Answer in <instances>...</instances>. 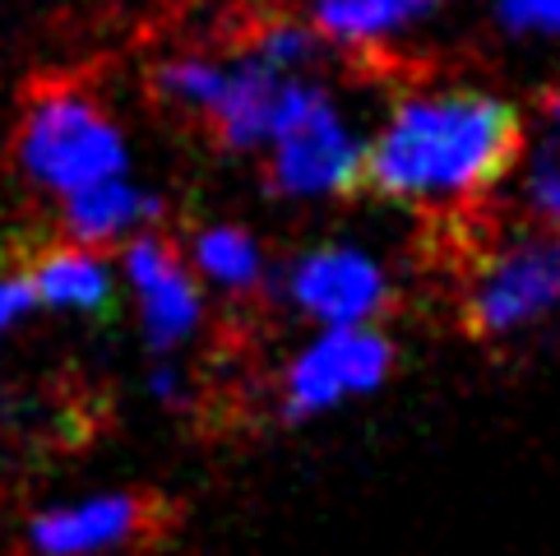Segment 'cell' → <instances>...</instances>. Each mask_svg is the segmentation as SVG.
<instances>
[{
  "label": "cell",
  "mask_w": 560,
  "mask_h": 556,
  "mask_svg": "<svg viewBox=\"0 0 560 556\" xmlns=\"http://www.w3.org/2000/svg\"><path fill=\"white\" fill-rule=\"evenodd\" d=\"M524 158V116L500 97L454 89L408 97L362 153V186L385 200L482 195Z\"/></svg>",
  "instance_id": "6da1fadb"
},
{
  "label": "cell",
  "mask_w": 560,
  "mask_h": 556,
  "mask_svg": "<svg viewBox=\"0 0 560 556\" xmlns=\"http://www.w3.org/2000/svg\"><path fill=\"white\" fill-rule=\"evenodd\" d=\"M19 163L51 190H84L126 172V144L93 97L79 89H37L19 126Z\"/></svg>",
  "instance_id": "7a4b0ae2"
},
{
  "label": "cell",
  "mask_w": 560,
  "mask_h": 556,
  "mask_svg": "<svg viewBox=\"0 0 560 556\" xmlns=\"http://www.w3.org/2000/svg\"><path fill=\"white\" fill-rule=\"evenodd\" d=\"M560 306V236L528 232L487 251L464 297V325L477 339H495Z\"/></svg>",
  "instance_id": "3957f363"
},
{
  "label": "cell",
  "mask_w": 560,
  "mask_h": 556,
  "mask_svg": "<svg viewBox=\"0 0 560 556\" xmlns=\"http://www.w3.org/2000/svg\"><path fill=\"white\" fill-rule=\"evenodd\" d=\"M265 186L273 195H352V190H362V144H357L348 126L334 116L329 97L315 103L302 121L273 139Z\"/></svg>",
  "instance_id": "277c9868"
},
{
  "label": "cell",
  "mask_w": 560,
  "mask_h": 556,
  "mask_svg": "<svg viewBox=\"0 0 560 556\" xmlns=\"http://www.w3.org/2000/svg\"><path fill=\"white\" fill-rule=\"evenodd\" d=\"M394 344L375 329H329L288 371V417L325 413L348 394H366L389 375Z\"/></svg>",
  "instance_id": "5b68a950"
},
{
  "label": "cell",
  "mask_w": 560,
  "mask_h": 556,
  "mask_svg": "<svg viewBox=\"0 0 560 556\" xmlns=\"http://www.w3.org/2000/svg\"><path fill=\"white\" fill-rule=\"evenodd\" d=\"M292 302L334 329H366L389 306V283L362 251L325 246L292 269Z\"/></svg>",
  "instance_id": "8992f818"
},
{
  "label": "cell",
  "mask_w": 560,
  "mask_h": 556,
  "mask_svg": "<svg viewBox=\"0 0 560 556\" xmlns=\"http://www.w3.org/2000/svg\"><path fill=\"white\" fill-rule=\"evenodd\" d=\"M130 283L144 306V334L158 352H167L176 344H186L199 325V292L195 278L186 274L182 255L163 236H135L126 251Z\"/></svg>",
  "instance_id": "52a82bcc"
},
{
  "label": "cell",
  "mask_w": 560,
  "mask_h": 556,
  "mask_svg": "<svg viewBox=\"0 0 560 556\" xmlns=\"http://www.w3.org/2000/svg\"><path fill=\"white\" fill-rule=\"evenodd\" d=\"M153 496H97V501L51 510L33 524V547L43 556H93L107 547H126L158 520Z\"/></svg>",
  "instance_id": "ba28073f"
},
{
  "label": "cell",
  "mask_w": 560,
  "mask_h": 556,
  "mask_svg": "<svg viewBox=\"0 0 560 556\" xmlns=\"http://www.w3.org/2000/svg\"><path fill=\"white\" fill-rule=\"evenodd\" d=\"M24 278L33 288V302L84 311L93 321H112L116 315L112 274L84 246H33V251H24Z\"/></svg>",
  "instance_id": "9c48e42d"
},
{
  "label": "cell",
  "mask_w": 560,
  "mask_h": 556,
  "mask_svg": "<svg viewBox=\"0 0 560 556\" xmlns=\"http://www.w3.org/2000/svg\"><path fill=\"white\" fill-rule=\"evenodd\" d=\"M163 213V205L153 195L135 190L130 182H97L74 190L66 200V228L74 236V246H112L116 236H126L130 228L149 223Z\"/></svg>",
  "instance_id": "30bf717a"
},
{
  "label": "cell",
  "mask_w": 560,
  "mask_h": 556,
  "mask_svg": "<svg viewBox=\"0 0 560 556\" xmlns=\"http://www.w3.org/2000/svg\"><path fill=\"white\" fill-rule=\"evenodd\" d=\"M435 5L440 0H315V28L334 43H375Z\"/></svg>",
  "instance_id": "8fae6325"
},
{
  "label": "cell",
  "mask_w": 560,
  "mask_h": 556,
  "mask_svg": "<svg viewBox=\"0 0 560 556\" xmlns=\"http://www.w3.org/2000/svg\"><path fill=\"white\" fill-rule=\"evenodd\" d=\"M153 93H158V103L186 112L213 130V121L223 116L232 97V70L209 66V61H172L153 70Z\"/></svg>",
  "instance_id": "7c38bea8"
},
{
  "label": "cell",
  "mask_w": 560,
  "mask_h": 556,
  "mask_svg": "<svg viewBox=\"0 0 560 556\" xmlns=\"http://www.w3.org/2000/svg\"><path fill=\"white\" fill-rule=\"evenodd\" d=\"M195 265L228 292H255L259 288V246L242 228H205L195 236Z\"/></svg>",
  "instance_id": "4fadbf2b"
},
{
  "label": "cell",
  "mask_w": 560,
  "mask_h": 556,
  "mask_svg": "<svg viewBox=\"0 0 560 556\" xmlns=\"http://www.w3.org/2000/svg\"><path fill=\"white\" fill-rule=\"evenodd\" d=\"M246 61L250 66H265L273 74H288V70H306L315 56H319V37L306 24H292V19H265L255 24L246 37Z\"/></svg>",
  "instance_id": "5bb4252c"
},
{
  "label": "cell",
  "mask_w": 560,
  "mask_h": 556,
  "mask_svg": "<svg viewBox=\"0 0 560 556\" xmlns=\"http://www.w3.org/2000/svg\"><path fill=\"white\" fill-rule=\"evenodd\" d=\"M495 14L518 37H560V0H495Z\"/></svg>",
  "instance_id": "9a60e30c"
},
{
  "label": "cell",
  "mask_w": 560,
  "mask_h": 556,
  "mask_svg": "<svg viewBox=\"0 0 560 556\" xmlns=\"http://www.w3.org/2000/svg\"><path fill=\"white\" fill-rule=\"evenodd\" d=\"M28 306H33V288L24 278V251L0 242V329L14 325Z\"/></svg>",
  "instance_id": "2e32d148"
},
{
  "label": "cell",
  "mask_w": 560,
  "mask_h": 556,
  "mask_svg": "<svg viewBox=\"0 0 560 556\" xmlns=\"http://www.w3.org/2000/svg\"><path fill=\"white\" fill-rule=\"evenodd\" d=\"M533 200L551 223H560V176H537L533 182Z\"/></svg>",
  "instance_id": "e0dca14e"
}]
</instances>
